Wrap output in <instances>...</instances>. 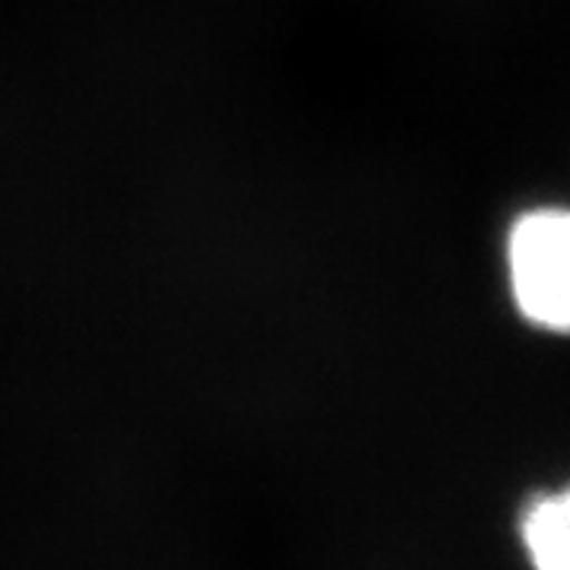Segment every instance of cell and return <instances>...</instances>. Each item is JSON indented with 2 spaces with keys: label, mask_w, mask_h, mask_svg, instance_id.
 <instances>
[{
  "label": "cell",
  "mask_w": 570,
  "mask_h": 570,
  "mask_svg": "<svg viewBox=\"0 0 570 570\" xmlns=\"http://www.w3.org/2000/svg\"><path fill=\"white\" fill-rule=\"evenodd\" d=\"M508 279L527 324L570 336V209L535 206L510 225Z\"/></svg>",
  "instance_id": "cell-1"
},
{
  "label": "cell",
  "mask_w": 570,
  "mask_h": 570,
  "mask_svg": "<svg viewBox=\"0 0 570 570\" xmlns=\"http://www.w3.org/2000/svg\"><path fill=\"white\" fill-rule=\"evenodd\" d=\"M517 532L532 570H570V482L532 494Z\"/></svg>",
  "instance_id": "cell-2"
}]
</instances>
